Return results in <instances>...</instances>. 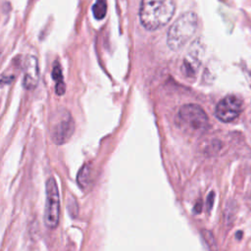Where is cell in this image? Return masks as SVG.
<instances>
[{
  "label": "cell",
  "instance_id": "obj_10",
  "mask_svg": "<svg viewBox=\"0 0 251 251\" xmlns=\"http://www.w3.org/2000/svg\"><path fill=\"white\" fill-rule=\"evenodd\" d=\"M52 77L54 80H56V83L63 82V74L61 67L59 65H55L52 70Z\"/></svg>",
  "mask_w": 251,
  "mask_h": 251
},
{
  "label": "cell",
  "instance_id": "obj_3",
  "mask_svg": "<svg viewBox=\"0 0 251 251\" xmlns=\"http://www.w3.org/2000/svg\"><path fill=\"white\" fill-rule=\"evenodd\" d=\"M176 123L185 132L199 134L203 133L208 127V117L200 106L186 104L178 110Z\"/></svg>",
  "mask_w": 251,
  "mask_h": 251
},
{
  "label": "cell",
  "instance_id": "obj_5",
  "mask_svg": "<svg viewBox=\"0 0 251 251\" xmlns=\"http://www.w3.org/2000/svg\"><path fill=\"white\" fill-rule=\"evenodd\" d=\"M45 187L44 224L48 228L54 229L58 226L60 218V195L55 178H48Z\"/></svg>",
  "mask_w": 251,
  "mask_h": 251
},
{
  "label": "cell",
  "instance_id": "obj_8",
  "mask_svg": "<svg viewBox=\"0 0 251 251\" xmlns=\"http://www.w3.org/2000/svg\"><path fill=\"white\" fill-rule=\"evenodd\" d=\"M90 175H91V170H90V167L87 165L83 166L79 170V172L77 174L76 180H77V184L79 185V187L81 189H84L89 184Z\"/></svg>",
  "mask_w": 251,
  "mask_h": 251
},
{
  "label": "cell",
  "instance_id": "obj_13",
  "mask_svg": "<svg viewBox=\"0 0 251 251\" xmlns=\"http://www.w3.org/2000/svg\"><path fill=\"white\" fill-rule=\"evenodd\" d=\"M201 207H202L201 203H200V202H199V203H197V204L195 205V207H194V211H196L195 213H200V211H201Z\"/></svg>",
  "mask_w": 251,
  "mask_h": 251
},
{
  "label": "cell",
  "instance_id": "obj_2",
  "mask_svg": "<svg viewBox=\"0 0 251 251\" xmlns=\"http://www.w3.org/2000/svg\"><path fill=\"white\" fill-rule=\"evenodd\" d=\"M196 28V15L192 12L184 13L171 25L167 36L168 46L174 51L181 49L194 35Z\"/></svg>",
  "mask_w": 251,
  "mask_h": 251
},
{
  "label": "cell",
  "instance_id": "obj_9",
  "mask_svg": "<svg viewBox=\"0 0 251 251\" xmlns=\"http://www.w3.org/2000/svg\"><path fill=\"white\" fill-rule=\"evenodd\" d=\"M92 13L96 20H102L105 18L107 13V1L96 0L92 6Z\"/></svg>",
  "mask_w": 251,
  "mask_h": 251
},
{
  "label": "cell",
  "instance_id": "obj_7",
  "mask_svg": "<svg viewBox=\"0 0 251 251\" xmlns=\"http://www.w3.org/2000/svg\"><path fill=\"white\" fill-rule=\"evenodd\" d=\"M39 80V67L35 56L27 55L24 62L23 85L25 89L31 90L37 86Z\"/></svg>",
  "mask_w": 251,
  "mask_h": 251
},
{
  "label": "cell",
  "instance_id": "obj_4",
  "mask_svg": "<svg viewBox=\"0 0 251 251\" xmlns=\"http://www.w3.org/2000/svg\"><path fill=\"white\" fill-rule=\"evenodd\" d=\"M75 131V121L66 109H58L50 120V133L52 140L62 145L66 143Z\"/></svg>",
  "mask_w": 251,
  "mask_h": 251
},
{
  "label": "cell",
  "instance_id": "obj_12",
  "mask_svg": "<svg viewBox=\"0 0 251 251\" xmlns=\"http://www.w3.org/2000/svg\"><path fill=\"white\" fill-rule=\"evenodd\" d=\"M215 193L214 192H210V194L208 195L207 197V201H206V204H207V210L210 211L212 206H213V202H214V198H215Z\"/></svg>",
  "mask_w": 251,
  "mask_h": 251
},
{
  "label": "cell",
  "instance_id": "obj_1",
  "mask_svg": "<svg viewBox=\"0 0 251 251\" xmlns=\"http://www.w3.org/2000/svg\"><path fill=\"white\" fill-rule=\"evenodd\" d=\"M175 10L174 0H141L139 20L146 29L156 30L170 22Z\"/></svg>",
  "mask_w": 251,
  "mask_h": 251
},
{
  "label": "cell",
  "instance_id": "obj_6",
  "mask_svg": "<svg viewBox=\"0 0 251 251\" xmlns=\"http://www.w3.org/2000/svg\"><path fill=\"white\" fill-rule=\"evenodd\" d=\"M242 111V102L235 96L229 95L223 98L216 107V116L223 122H231Z\"/></svg>",
  "mask_w": 251,
  "mask_h": 251
},
{
  "label": "cell",
  "instance_id": "obj_11",
  "mask_svg": "<svg viewBox=\"0 0 251 251\" xmlns=\"http://www.w3.org/2000/svg\"><path fill=\"white\" fill-rule=\"evenodd\" d=\"M65 90H66V85L64 81L56 83V92L58 95H63L65 93Z\"/></svg>",
  "mask_w": 251,
  "mask_h": 251
}]
</instances>
